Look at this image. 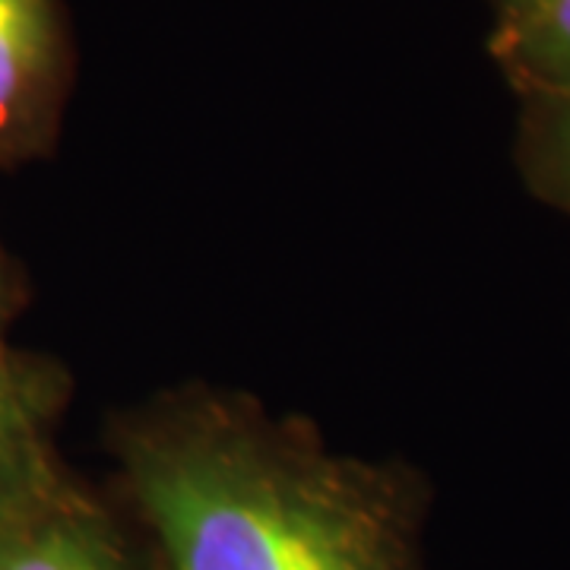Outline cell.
I'll return each instance as SVG.
<instances>
[{
    "label": "cell",
    "instance_id": "cell-1",
    "mask_svg": "<svg viewBox=\"0 0 570 570\" xmlns=\"http://www.w3.org/2000/svg\"><path fill=\"white\" fill-rule=\"evenodd\" d=\"M121 460L171 570H422L406 482L238 396L142 409Z\"/></svg>",
    "mask_w": 570,
    "mask_h": 570
},
{
    "label": "cell",
    "instance_id": "cell-2",
    "mask_svg": "<svg viewBox=\"0 0 570 570\" xmlns=\"http://www.w3.org/2000/svg\"><path fill=\"white\" fill-rule=\"evenodd\" d=\"M70 73L61 0H0V168L29 163L55 142Z\"/></svg>",
    "mask_w": 570,
    "mask_h": 570
},
{
    "label": "cell",
    "instance_id": "cell-3",
    "mask_svg": "<svg viewBox=\"0 0 570 570\" xmlns=\"http://www.w3.org/2000/svg\"><path fill=\"white\" fill-rule=\"evenodd\" d=\"M0 570H130L118 539L92 510L41 482L0 513Z\"/></svg>",
    "mask_w": 570,
    "mask_h": 570
},
{
    "label": "cell",
    "instance_id": "cell-4",
    "mask_svg": "<svg viewBox=\"0 0 570 570\" xmlns=\"http://www.w3.org/2000/svg\"><path fill=\"white\" fill-rule=\"evenodd\" d=\"M58 400V374L0 343V513L51 479L45 434Z\"/></svg>",
    "mask_w": 570,
    "mask_h": 570
},
{
    "label": "cell",
    "instance_id": "cell-5",
    "mask_svg": "<svg viewBox=\"0 0 570 570\" xmlns=\"http://www.w3.org/2000/svg\"><path fill=\"white\" fill-rule=\"evenodd\" d=\"M489 51L520 99H570V0L498 13Z\"/></svg>",
    "mask_w": 570,
    "mask_h": 570
},
{
    "label": "cell",
    "instance_id": "cell-6",
    "mask_svg": "<svg viewBox=\"0 0 570 570\" xmlns=\"http://www.w3.org/2000/svg\"><path fill=\"white\" fill-rule=\"evenodd\" d=\"M513 159L532 197L570 216V99H520Z\"/></svg>",
    "mask_w": 570,
    "mask_h": 570
},
{
    "label": "cell",
    "instance_id": "cell-7",
    "mask_svg": "<svg viewBox=\"0 0 570 570\" xmlns=\"http://www.w3.org/2000/svg\"><path fill=\"white\" fill-rule=\"evenodd\" d=\"M10 307H13V285H10V269H7L3 254H0V330L10 317Z\"/></svg>",
    "mask_w": 570,
    "mask_h": 570
},
{
    "label": "cell",
    "instance_id": "cell-8",
    "mask_svg": "<svg viewBox=\"0 0 570 570\" xmlns=\"http://www.w3.org/2000/svg\"><path fill=\"white\" fill-rule=\"evenodd\" d=\"M494 3V17L498 13H510V10H520V7H527V3H535V0H491Z\"/></svg>",
    "mask_w": 570,
    "mask_h": 570
}]
</instances>
